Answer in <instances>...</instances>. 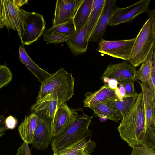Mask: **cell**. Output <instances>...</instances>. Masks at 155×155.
Returning a JSON list of instances; mask_svg holds the SVG:
<instances>
[{"label": "cell", "instance_id": "cell-8", "mask_svg": "<svg viewBox=\"0 0 155 155\" xmlns=\"http://www.w3.org/2000/svg\"><path fill=\"white\" fill-rule=\"evenodd\" d=\"M46 24L42 15L35 12H31L24 22L22 35L23 46L32 44L43 35Z\"/></svg>", "mask_w": 155, "mask_h": 155}, {"label": "cell", "instance_id": "cell-29", "mask_svg": "<svg viewBox=\"0 0 155 155\" xmlns=\"http://www.w3.org/2000/svg\"><path fill=\"white\" fill-rule=\"evenodd\" d=\"M134 81L118 82V84L123 86L124 88L126 94L130 95L137 93L134 87Z\"/></svg>", "mask_w": 155, "mask_h": 155}, {"label": "cell", "instance_id": "cell-40", "mask_svg": "<svg viewBox=\"0 0 155 155\" xmlns=\"http://www.w3.org/2000/svg\"></svg>", "mask_w": 155, "mask_h": 155}, {"label": "cell", "instance_id": "cell-41", "mask_svg": "<svg viewBox=\"0 0 155 155\" xmlns=\"http://www.w3.org/2000/svg\"></svg>", "mask_w": 155, "mask_h": 155}, {"label": "cell", "instance_id": "cell-11", "mask_svg": "<svg viewBox=\"0 0 155 155\" xmlns=\"http://www.w3.org/2000/svg\"><path fill=\"white\" fill-rule=\"evenodd\" d=\"M85 97L83 101L84 106L91 109L98 104L108 103L118 99L121 100L122 98L119 88L116 90L112 89L109 87L108 83L94 92L86 93Z\"/></svg>", "mask_w": 155, "mask_h": 155}, {"label": "cell", "instance_id": "cell-30", "mask_svg": "<svg viewBox=\"0 0 155 155\" xmlns=\"http://www.w3.org/2000/svg\"><path fill=\"white\" fill-rule=\"evenodd\" d=\"M4 124L8 130L14 129L17 125L18 120L15 117L10 115L5 119Z\"/></svg>", "mask_w": 155, "mask_h": 155}, {"label": "cell", "instance_id": "cell-14", "mask_svg": "<svg viewBox=\"0 0 155 155\" xmlns=\"http://www.w3.org/2000/svg\"><path fill=\"white\" fill-rule=\"evenodd\" d=\"M116 6V0H105L102 12L90 36L89 41L99 42L103 39V35L108 25L113 10Z\"/></svg>", "mask_w": 155, "mask_h": 155}, {"label": "cell", "instance_id": "cell-3", "mask_svg": "<svg viewBox=\"0 0 155 155\" xmlns=\"http://www.w3.org/2000/svg\"><path fill=\"white\" fill-rule=\"evenodd\" d=\"M75 118L67 128L57 136L53 137L51 143L53 153L67 146L91 136L89 129L92 116L84 112L79 114L75 111Z\"/></svg>", "mask_w": 155, "mask_h": 155}, {"label": "cell", "instance_id": "cell-26", "mask_svg": "<svg viewBox=\"0 0 155 155\" xmlns=\"http://www.w3.org/2000/svg\"><path fill=\"white\" fill-rule=\"evenodd\" d=\"M44 40L48 44H58L66 42L70 38L69 36L57 33L51 34H46L44 33L43 35Z\"/></svg>", "mask_w": 155, "mask_h": 155}, {"label": "cell", "instance_id": "cell-12", "mask_svg": "<svg viewBox=\"0 0 155 155\" xmlns=\"http://www.w3.org/2000/svg\"><path fill=\"white\" fill-rule=\"evenodd\" d=\"M83 0H57L52 27L66 23L72 19Z\"/></svg>", "mask_w": 155, "mask_h": 155}, {"label": "cell", "instance_id": "cell-2", "mask_svg": "<svg viewBox=\"0 0 155 155\" xmlns=\"http://www.w3.org/2000/svg\"><path fill=\"white\" fill-rule=\"evenodd\" d=\"M74 82L71 73L60 68L41 83L36 101L42 99L54 100L59 107L72 97Z\"/></svg>", "mask_w": 155, "mask_h": 155}, {"label": "cell", "instance_id": "cell-6", "mask_svg": "<svg viewBox=\"0 0 155 155\" xmlns=\"http://www.w3.org/2000/svg\"><path fill=\"white\" fill-rule=\"evenodd\" d=\"M151 0H141L125 8H114L110 20L109 26H114L124 23L132 21L139 15L149 11Z\"/></svg>", "mask_w": 155, "mask_h": 155}, {"label": "cell", "instance_id": "cell-33", "mask_svg": "<svg viewBox=\"0 0 155 155\" xmlns=\"http://www.w3.org/2000/svg\"><path fill=\"white\" fill-rule=\"evenodd\" d=\"M153 68L151 75V81L155 96V57H153Z\"/></svg>", "mask_w": 155, "mask_h": 155}, {"label": "cell", "instance_id": "cell-16", "mask_svg": "<svg viewBox=\"0 0 155 155\" xmlns=\"http://www.w3.org/2000/svg\"><path fill=\"white\" fill-rule=\"evenodd\" d=\"M87 21L84 27L76 32L66 42L72 54L78 55L86 52L89 38L87 34Z\"/></svg>", "mask_w": 155, "mask_h": 155}, {"label": "cell", "instance_id": "cell-32", "mask_svg": "<svg viewBox=\"0 0 155 155\" xmlns=\"http://www.w3.org/2000/svg\"><path fill=\"white\" fill-rule=\"evenodd\" d=\"M149 18L151 21L152 27L153 31L155 38V8L147 12ZM153 57H155V44L154 51L153 55Z\"/></svg>", "mask_w": 155, "mask_h": 155}, {"label": "cell", "instance_id": "cell-4", "mask_svg": "<svg viewBox=\"0 0 155 155\" xmlns=\"http://www.w3.org/2000/svg\"><path fill=\"white\" fill-rule=\"evenodd\" d=\"M30 12L18 7L13 0H1L0 27L16 31L22 43L25 21Z\"/></svg>", "mask_w": 155, "mask_h": 155}, {"label": "cell", "instance_id": "cell-38", "mask_svg": "<svg viewBox=\"0 0 155 155\" xmlns=\"http://www.w3.org/2000/svg\"><path fill=\"white\" fill-rule=\"evenodd\" d=\"M153 115H154V118H155V110H154V112Z\"/></svg>", "mask_w": 155, "mask_h": 155}, {"label": "cell", "instance_id": "cell-23", "mask_svg": "<svg viewBox=\"0 0 155 155\" xmlns=\"http://www.w3.org/2000/svg\"><path fill=\"white\" fill-rule=\"evenodd\" d=\"M105 2V0H94L92 11L87 20V34L89 39L100 17Z\"/></svg>", "mask_w": 155, "mask_h": 155}, {"label": "cell", "instance_id": "cell-37", "mask_svg": "<svg viewBox=\"0 0 155 155\" xmlns=\"http://www.w3.org/2000/svg\"><path fill=\"white\" fill-rule=\"evenodd\" d=\"M120 87L119 88L120 92L122 97L125 96L126 94L125 90L124 88L122 86L119 85Z\"/></svg>", "mask_w": 155, "mask_h": 155}, {"label": "cell", "instance_id": "cell-18", "mask_svg": "<svg viewBox=\"0 0 155 155\" xmlns=\"http://www.w3.org/2000/svg\"><path fill=\"white\" fill-rule=\"evenodd\" d=\"M38 121V115L35 113L25 116L18 128L19 134L24 141L31 144Z\"/></svg>", "mask_w": 155, "mask_h": 155}, {"label": "cell", "instance_id": "cell-1", "mask_svg": "<svg viewBox=\"0 0 155 155\" xmlns=\"http://www.w3.org/2000/svg\"><path fill=\"white\" fill-rule=\"evenodd\" d=\"M118 130L121 138L132 148L146 146L145 115L142 91L129 111L123 117Z\"/></svg>", "mask_w": 155, "mask_h": 155}, {"label": "cell", "instance_id": "cell-35", "mask_svg": "<svg viewBox=\"0 0 155 155\" xmlns=\"http://www.w3.org/2000/svg\"><path fill=\"white\" fill-rule=\"evenodd\" d=\"M107 83L109 87L112 89L116 90L118 88V82L115 79L109 80Z\"/></svg>", "mask_w": 155, "mask_h": 155}, {"label": "cell", "instance_id": "cell-13", "mask_svg": "<svg viewBox=\"0 0 155 155\" xmlns=\"http://www.w3.org/2000/svg\"><path fill=\"white\" fill-rule=\"evenodd\" d=\"M75 109L70 108L66 103L58 107L53 119L52 131L53 137L63 132L75 118Z\"/></svg>", "mask_w": 155, "mask_h": 155}, {"label": "cell", "instance_id": "cell-24", "mask_svg": "<svg viewBox=\"0 0 155 155\" xmlns=\"http://www.w3.org/2000/svg\"><path fill=\"white\" fill-rule=\"evenodd\" d=\"M138 94L137 93L132 95L126 94L122 97L121 100L118 99L108 103L119 111L123 117L129 111L137 99Z\"/></svg>", "mask_w": 155, "mask_h": 155}, {"label": "cell", "instance_id": "cell-31", "mask_svg": "<svg viewBox=\"0 0 155 155\" xmlns=\"http://www.w3.org/2000/svg\"><path fill=\"white\" fill-rule=\"evenodd\" d=\"M29 143L23 141V143L18 149L15 155H32L29 147Z\"/></svg>", "mask_w": 155, "mask_h": 155}, {"label": "cell", "instance_id": "cell-9", "mask_svg": "<svg viewBox=\"0 0 155 155\" xmlns=\"http://www.w3.org/2000/svg\"><path fill=\"white\" fill-rule=\"evenodd\" d=\"M136 70L126 61L115 64L108 65L100 78L105 82L114 79L118 82H125L137 81Z\"/></svg>", "mask_w": 155, "mask_h": 155}, {"label": "cell", "instance_id": "cell-39", "mask_svg": "<svg viewBox=\"0 0 155 155\" xmlns=\"http://www.w3.org/2000/svg\"><path fill=\"white\" fill-rule=\"evenodd\" d=\"M86 155H91L90 154H86Z\"/></svg>", "mask_w": 155, "mask_h": 155}, {"label": "cell", "instance_id": "cell-10", "mask_svg": "<svg viewBox=\"0 0 155 155\" xmlns=\"http://www.w3.org/2000/svg\"><path fill=\"white\" fill-rule=\"evenodd\" d=\"M37 114L38 123L31 144L35 148L43 150L46 149L51 143L53 137V119L42 114Z\"/></svg>", "mask_w": 155, "mask_h": 155}, {"label": "cell", "instance_id": "cell-36", "mask_svg": "<svg viewBox=\"0 0 155 155\" xmlns=\"http://www.w3.org/2000/svg\"><path fill=\"white\" fill-rule=\"evenodd\" d=\"M13 1L17 5L19 8L21 7L24 5L27 4L28 1V0H13Z\"/></svg>", "mask_w": 155, "mask_h": 155}, {"label": "cell", "instance_id": "cell-15", "mask_svg": "<svg viewBox=\"0 0 155 155\" xmlns=\"http://www.w3.org/2000/svg\"><path fill=\"white\" fill-rule=\"evenodd\" d=\"M84 139L53 153V155H86L93 152L96 143L90 138Z\"/></svg>", "mask_w": 155, "mask_h": 155}, {"label": "cell", "instance_id": "cell-21", "mask_svg": "<svg viewBox=\"0 0 155 155\" xmlns=\"http://www.w3.org/2000/svg\"><path fill=\"white\" fill-rule=\"evenodd\" d=\"M96 116L103 117L114 122L118 123L122 120L123 116L118 110L108 103H101L95 105L91 108Z\"/></svg>", "mask_w": 155, "mask_h": 155}, {"label": "cell", "instance_id": "cell-19", "mask_svg": "<svg viewBox=\"0 0 155 155\" xmlns=\"http://www.w3.org/2000/svg\"><path fill=\"white\" fill-rule=\"evenodd\" d=\"M155 45L150 50L147 56L144 60L139 69L136 71V78L142 82L147 84L154 95L151 81L153 68V58Z\"/></svg>", "mask_w": 155, "mask_h": 155}, {"label": "cell", "instance_id": "cell-22", "mask_svg": "<svg viewBox=\"0 0 155 155\" xmlns=\"http://www.w3.org/2000/svg\"><path fill=\"white\" fill-rule=\"evenodd\" d=\"M58 107L56 101L42 99L36 101L31 110L32 113L42 114L53 119Z\"/></svg>", "mask_w": 155, "mask_h": 155}, {"label": "cell", "instance_id": "cell-20", "mask_svg": "<svg viewBox=\"0 0 155 155\" xmlns=\"http://www.w3.org/2000/svg\"><path fill=\"white\" fill-rule=\"evenodd\" d=\"M94 0H83L72 18L76 32L85 25L92 11Z\"/></svg>", "mask_w": 155, "mask_h": 155}, {"label": "cell", "instance_id": "cell-25", "mask_svg": "<svg viewBox=\"0 0 155 155\" xmlns=\"http://www.w3.org/2000/svg\"><path fill=\"white\" fill-rule=\"evenodd\" d=\"M76 32V29L72 19L67 22L52 27L45 30L46 34L54 33L61 34L71 37Z\"/></svg>", "mask_w": 155, "mask_h": 155}, {"label": "cell", "instance_id": "cell-28", "mask_svg": "<svg viewBox=\"0 0 155 155\" xmlns=\"http://www.w3.org/2000/svg\"><path fill=\"white\" fill-rule=\"evenodd\" d=\"M131 155H155L154 149L145 146L132 148Z\"/></svg>", "mask_w": 155, "mask_h": 155}, {"label": "cell", "instance_id": "cell-7", "mask_svg": "<svg viewBox=\"0 0 155 155\" xmlns=\"http://www.w3.org/2000/svg\"><path fill=\"white\" fill-rule=\"evenodd\" d=\"M135 38L117 41H107L102 39L99 42L97 51L102 54L129 61Z\"/></svg>", "mask_w": 155, "mask_h": 155}, {"label": "cell", "instance_id": "cell-17", "mask_svg": "<svg viewBox=\"0 0 155 155\" xmlns=\"http://www.w3.org/2000/svg\"><path fill=\"white\" fill-rule=\"evenodd\" d=\"M19 60L35 75L41 83L52 74L39 67L31 59L27 53L24 46L20 45L19 49Z\"/></svg>", "mask_w": 155, "mask_h": 155}, {"label": "cell", "instance_id": "cell-34", "mask_svg": "<svg viewBox=\"0 0 155 155\" xmlns=\"http://www.w3.org/2000/svg\"><path fill=\"white\" fill-rule=\"evenodd\" d=\"M5 119L4 117L1 115L0 117V137L2 136L5 134V132L8 130L5 127V124L4 121Z\"/></svg>", "mask_w": 155, "mask_h": 155}, {"label": "cell", "instance_id": "cell-5", "mask_svg": "<svg viewBox=\"0 0 155 155\" xmlns=\"http://www.w3.org/2000/svg\"><path fill=\"white\" fill-rule=\"evenodd\" d=\"M155 44V37L150 19L144 24L135 38L129 61L134 68L139 66L147 56Z\"/></svg>", "mask_w": 155, "mask_h": 155}, {"label": "cell", "instance_id": "cell-27", "mask_svg": "<svg viewBox=\"0 0 155 155\" xmlns=\"http://www.w3.org/2000/svg\"><path fill=\"white\" fill-rule=\"evenodd\" d=\"M12 75L10 69L5 65H0V89L11 81Z\"/></svg>", "mask_w": 155, "mask_h": 155}]
</instances>
